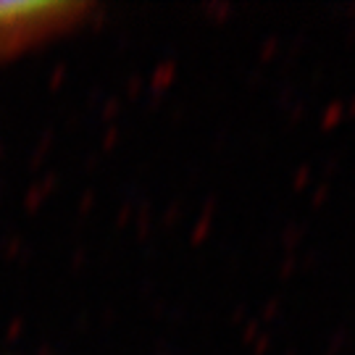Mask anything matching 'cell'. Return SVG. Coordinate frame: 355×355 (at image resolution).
<instances>
[{
	"label": "cell",
	"instance_id": "cell-1",
	"mask_svg": "<svg viewBox=\"0 0 355 355\" xmlns=\"http://www.w3.org/2000/svg\"><path fill=\"white\" fill-rule=\"evenodd\" d=\"M98 13L82 0H3L0 3V64L37 51L89 24Z\"/></svg>",
	"mask_w": 355,
	"mask_h": 355
}]
</instances>
